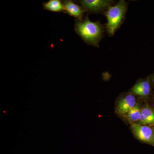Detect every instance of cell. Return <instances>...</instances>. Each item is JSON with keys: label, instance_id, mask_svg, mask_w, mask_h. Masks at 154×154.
Masks as SVG:
<instances>
[{"label": "cell", "instance_id": "cell-1", "mask_svg": "<svg viewBox=\"0 0 154 154\" xmlns=\"http://www.w3.org/2000/svg\"><path fill=\"white\" fill-rule=\"evenodd\" d=\"M75 31L87 44L98 46L102 38L103 28L99 22H93L88 17L82 21L75 20Z\"/></svg>", "mask_w": 154, "mask_h": 154}, {"label": "cell", "instance_id": "cell-2", "mask_svg": "<svg viewBox=\"0 0 154 154\" xmlns=\"http://www.w3.org/2000/svg\"><path fill=\"white\" fill-rule=\"evenodd\" d=\"M127 9L126 3L120 1L116 5L109 6L106 11L107 23L106 28L107 33L112 36L120 26Z\"/></svg>", "mask_w": 154, "mask_h": 154}, {"label": "cell", "instance_id": "cell-3", "mask_svg": "<svg viewBox=\"0 0 154 154\" xmlns=\"http://www.w3.org/2000/svg\"><path fill=\"white\" fill-rule=\"evenodd\" d=\"M133 132L140 140L154 145V130L149 126L134 123L131 125Z\"/></svg>", "mask_w": 154, "mask_h": 154}, {"label": "cell", "instance_id": "cell-4", "mask_svg": "<svg viewBox=\"0 0 154 154\" xmlns=\"http://www.w3.org/2000/svg\"><path fill=\"white\" fill-rule=\"evenodd\" d=\"M79 2L85 12L96 13L109 7L112 2L108 0H82Z\"/></svg>", "mask_w": 154, "mask_h": 154}, {"label": "cell", "instance_id": "cell-5", "mask_svg": "<svg viewBox=\"0 0 154 154\" xmlns=\"http://www.w3.org/2000/svg\"><path fill=\"white\" fill-rule=\"evenodd\" d=\"M63 13L68 14L71 17H75L79 21L83 20L85 10L81 6L71 0L63 1Z\"/></svg>", "mask_w": 154, "mask_h": 154}, {"label": "cell", "instance_id": "cell-6", "mask_svg": "<svg viewBox=\"0 0 154 154\" xmlns=\"http://www.w3.org/2000/svg\"><path fill=\"white\" fill-rule=\"evenodd\" d=\"M136 100L133 95L128 94L118 102L117 110L121 114L128 113L136 106Z\"/></svg>", "mask_w": 154, "mask_h": 154}, {"label": "cell", "instance_id": "cell-7", "mask_svg": "<svg viewBox=\"0 0 154 154\" xmlns=\"http://www.w3.org/2000/svg\"><path fill=\"white\" fill-rule=\"evenodd\" d=\"M131 92L137 96L145 97L151 92V86L148 80H143L137 83L131 89Z\"/></svg>", "mask_w": 154, "mask_h": 154}, {"label": "cell", "instance_id": "cell-8", "mask_svg": "<svg viewBox=\"0 0 154 154\" xmlns=\"http://www.w3.org/2000/svg\"><path fill=\"white\" fill-rule=\"evenodd\" d=\"M43 9L55 13H63V1L60 0H49L42 4Z\"/></svg>", "mask_w": 154, "mask_h": 154}, {"label": "cell", "instance_id": "cell-9", "mask_svg": "<svg viewBox=\"0 0 154 154\" xmlns=\"http://www.w3.org/2000/svg\"><path fill=\"white\" fill-rule=\"evenodd\" d=\"M141 114V110L138 105H136L128 113L127 117L130 121H137L139 120Z\"/></svg>", "mask_w": 154, "mask_h": 154}, {"label": "cell", "instance_id": "cell-10", "mask_svg": "<svg viewBox=\"0 0 154 154\" xmlns=\"http://www.w3.org/2000/svg\"><path fill=\"white\" fill-rule=\"evenodd\" d=\"M141 113L145 116L148 121L149 124L154 125V110L147 106L141 110Z\"/></svg>", "mask_w": 154, "mask_h": 154}, {"label": "cell", "instance_id": "cell-11", "mask_svg": "<svg viewBox=\"0 0 154 154\" xmlns=\"http://www.w3.org/2000/svg\"><path fill=\"white\" fill-rule=\"evenodd\" d=\"M139 122L140 124L143 125H146L149 124L147 119L146 118L145 116L142 113L139 120Z\"/></svg>", "mask_w": 154, "mask_h": 154}, {"label": "cell", "instance_id": "cell-12", "mask_svg": "<svg viewBox=\"0 0 154 154\" xmlns=\"http://www.w3.org/2000/svg\"><path fill=\"white\" fill-rule=\"evenodd\" d=\"M150 80L152 85L154 86V74L151 76Z\"/></svg>", "mask_w": 154, "mask_h": 154}]
</instances>
